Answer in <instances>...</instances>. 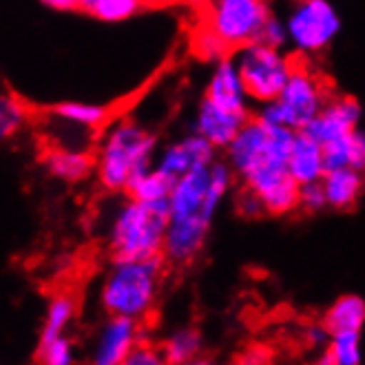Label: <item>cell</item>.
<instances>
[{
    "label": "cell",
    "instance_id": "6da1fadb",
    "mask_svg": "<svg viewBox=\"0 0 365 365\" xmlns=\"http://www.w3.org/2000/svg\"><path fill=\"white\" fill-rule=\"evenodd\" d=\"M297 131L284 124H266L259 118H250L242 131L228 144L226 155L235 175L244 180L259 197L294 180L288 170Z\"/></svg>",
    "mask_w": 365,
    "mask_h": 365
},
{
    "label": "cell",
    "instance_id": "7a4b0ae2",
    "mask_svg": "<svg viewBox=\"0 0 365 365\" xmlns=\"http://www.w3.org/2000/svg\"><path fill=\"white\" fill-rule=\"evenodd\" d=\"M168 224V200L142 202L128 197L111 217L109 230H106V250L113 262L164 257Z\"/></svg>",
    "mask_w": 365,
    "mask_h": 365
},
{
    "label": "cell",
    "instance_id": "3957f363",
    "mask_svg": "<svg viewBox=\"0 0 365 365\" xmlns=\"http://www.w3.org/2000/svg\"><path fill=\"white\" fill-rule=\"evenodd\" d=\"M164 262V257L113 262L100 288V304L104 312L109 317L144 321L160 299Z\"/></svg>",
    "mask_w": 365,
    "mask_h": 365
},
{
    "label": "cell",
    "instance_id": "277c9868",
    "mask_svg": "<svg viewBox=\"0 0 365 365\" xmlns=\"http://www.w3.org/2000/svg\"><path fill=\"white\" fill-rule=\"evenodd\" d=\"M155 138L133 120L113 124L100 142L96 155V175L102 188L126 192L144 170L153 168Z\"/></svg>",
    "mask_w": 365,
    "mask_h": 365
},
{
    "label": "cell",
    "instance_id": "5b68a950",
    "mask_svg": "<svg viewBox=\"0 0 365 365\" xmlns=\"http://www.w3.org/2000/svg\"><path fill=\"white\" fill-rule=\"evenodd\" d=\"M328 100L330 98L324 84L319 82L314 73L294 67L282 96L262 104L257 118L266 124H284L294 128V131H306L308 124L319 115Z\"/></svg>",
    "mask_w": 365,
    "mask_h": 365
},
{
    "label": "cell",
    "instance_id": "8992f818",
    "mask_svg": "<svg viewBox=\"0 0 365 365\" xmlns=\"http://www.w3.org/2000/svg\"><path fill=\"white\" fill-rule=\"evenodd\" d=\"M235 62L240 67L248 98L257 104L272 102L282 96L294 71L292 60L282 49L268 47L264 42H252L237 49Z\"/></svg>",
    "mask_w": 365,
    "mask_h": 365
},
{
    "label": "cell",
    "instance_id": "52a82bcc",
    "mask_svg": "<svg viewBox=\"0 0 365 365\" xmlns=\"http://www.w3.org/2000/svg\"><path fill=\"white\" fill-rule=\"evenodd\" d=\"M270 16L268 0H208L206 27L217 34L230 51H237L259 42Z\"/></svg>",
    "mask_w": 365,
    "mask_h": 365
},
{
    "label": "cell",
    "instance_id": "ba28073f",
    "mask_svg": "<svg viewBox=\"0 0 365 365\" xmlns=\"http://www.w3.org/2000/svg\"><path fill=\"white\" fill-rule=\"evenodd\" d=\"M286 27L290 45L299 53H321L339 36L341 18L330 0H294Z\"/></svg>",
    "mask_w": 365,
    "mask_h": 365
},
{
    "label": "cell",
    "instance_id": "9c48e42d",
    "mask_svg": "<svg viewBox=\"0 0 365 365\" xmlns=\"http://www.w3.org/2000/svg\"><path fill=\"white\" fill-rule=\"evenodd\" d=\"M140 343V321L128 317H109L98 330L91 361L96 365H124Z\"/></svg>",
    "mask_w": 365,
    "mask_h": 365
},
{
    "label": "cell",
    "instance_id": "30bf717a",
    "mask_svg": "<svg viewBox=\"0 0 365 365\" xmlns=\"http://www.w3.org/2000/svg\"><path fill=\"white\" fill-rule=\"evenodd\" d=\"M361 122V104L352 98H330L306 131L321 144L350 138Z\"/></svg>",
    "mask_w": 365,
    "mask_h": 365
},
{
    "label": "cell",
    "instance_id": "8fae6325",
    "mask_svg": "<svg viewBox=\"0 0 365 365\" xmlns=\"http://www.w3.org/2000/svg\"><path fill=\"white\" fill-rule=\"evenodd\" d=\"M206 100H210L212 104L222 106L226 111H235V113H248V91H246V84L242 80L240 67L237 62L224 58L217 62L215 67L210 82L206 87Z\"/></svg>",
    "mask_w": 365,
    "mask_h": 365
},
{
    "label": "cell",
    "instance_id": "7c38bea8",
    "mask_svg": "<svg viewBox=\"0 0 365 365\" xmlns=\"http://www.w3.org/2000/svg\"><path fill=\"white\" fill-rule=\"evenodd\" d=\"M215 151H217V148H215L204 135L192 133V135L175 142V144L166 146L164 151L158 155L155 166L162 168L164 173H168L170 178L178 180L195 166L215 162Z\"/></svg>",
    "mask_w": 365,
    "mask_h": 365
},
{
    "label": "cell",
    "instance_id": "4fadbf2b",
    "mask_svg": "<svg viewBox=\"0 0 365 365\" xmlns=\"http://www.w3.org/2000/svg\"><path fill=\"white\" fill-rule=\"evenodd\" d=\"M248 120H250L248 113L226 111L204 98L195 118V133L204 135L215 148H228V144L242 131V126Z\"/></svg>",
    "mask_w": 365,
    "mask_h": 365
},
{
    "label": "cell",
    "instance_id": "5bb4252c",
    "mask_svg": "<svg viewBox=\"0 0 365 365\" xmlns=\"http://www.w3.org/2000/svg\"><path fill=\"white\" fill-rule=\"evenodd\" d=\"M288 170L299 184L324 180V175L328 173L324 144L314 140L308 131H297L292 151L288 158Z\"/></svg>",
    "mask_w": 365,
    "mask_h": 365
},
{
    "label": "cell",
    "instance_id": "9a60e30c",
    "mask_svg": "<svg viewBox=\"0 0 365 365\" xmlns=\"http://www.w3.org/2000/svg\"><path fill=\"white\" fill-rule=\"evenodd\" d=\"M324 188H326V197L328 206L334 210H350L363 192L365 186V173L352 168V166H343L328 170L324 175Z\"/></svg>",
    "mask_w": 365,
    "mask_h": 365
},
{
    "label": "cell",
    "instance_id": "2e32d148",
    "mask_svg": "<svg viewBox=\"0 0 365 365\" xmlns=\"http://www.w3.org/2000/svg\"><path fill=\"white\" fill-rule=\"evenodd\" d=\"M324 326L330 334L361 332L365 326V302L359 294H343L324 314Z\"/></svg>",
    "mask_w": 365,
    "mask_h": 365
},
{
    "label": "cell",
    "instance_id": "e0dca14e",
    "mask_svg": "<svg viewBox=\"0 0 365 365\" xmlns=\"http://www.w3.org/2000/svg\"><path fill=\"white\" fill-rule=\"evenodd\" d=\"M96 166L93 158L89 153H82L78 148H56L47 155V168L49 173L64 182H80L84 180L91 168Z\"/></svg>",
    "mask_w": 365,
    "mask_h": 365
},
{
    "label": "cell",
    "instance_id": "ac0fdd59",
    "mask_svg": "<svg viewBox=\"0 0 365 365\" xmlns=\"http://www.w3.org/2000/svg\"><path fill=\"white\" fill-rule=\"evenodd\" d=\"M73 317H76V299L71 294H64V292L53 297L47 306L45 324H42V330H40L38 346L67 334Z\"/></svg>",
    "mask_w": 365,
    "mask_h": 365
},
{
    "label": "cell",
    "instance_id": "d6986e66",
    "mask_svg": "<svg viewBox=\"0 0 365 365\" xmlns=\"http://www.w3.org/2000/svg\"><path fill=\"white\" fill-rule=\"evenodd\" d=\"M173 186H175V178H170L162 168L153 166L128 184L126 195L133 200H142V202H160V200L170 197Z\"/></svg>",
    "mask_w": 365,
    "mask_h": 365
},
{
    "label": "cell",
    "instance_id": "ffe728a7",
    "mask_svg": "<svg viewBox=\"0 0 365 365\" xmlns=\"http://www.w3.org/2000/svg\"><path fill=\"white\" fill-rule=\"evenodd\" d=\"M202 350H204V343H202L200 332L190 330V328H182L166 339L162 354H164V363L188 365V363L200 361Z\"/></svg>",
    "mask_w": 365,
    "mask_h": 365
},
{
    "label": "cell",
    "instance_id": "44dd1931",
    "mask_svg": "<svg viewBox=\"0 0 365 365\" xmlns=\"http://www.w3.org/2000/svg\"><path fill=\"white\" fill-rule=\"evenodd\" d=\"M326 356L317 359L319 365H359L363 361L361 332H339L328 341Z\"/></svg>",
    "mask_w": 365,
    "mask_h": 365
},
{
    "label": "cell",
    "instance_id": "7402d4cb",
    "mask_svg": "<svg viewBox=\"0 0 365 365\" xmlns=\"http://www.w3.org/2000/svg\"><path fill=\"white\" fill-rule=\"evenodd\" d=\"M53 115L80 128H96L106 122L109 111H106V106L89 104V102H62L53 109Z\"/></svg>",
    "mask_w": 365,
    "mask_h": 365
},
{
    "label": "cell",
    "instance_id": "603a6c76",
    "mask_svg": "<svg viewBox=\"0 0 365 365\" xmlns=\"http://www.w3.org/2000/svg\"><path fill=\"white\" fill-rule=\"evenodd\" d=\"M36 361L45 365H71L76 361V350H73L71 339L64 334L49 343H42L36 350Z\"/></svg>",
    "mask_w": 365,
    "mask_h": 365
},
{
    "label": "cell",
    "instance_id": "cb8c5ba5",
    "mask_svg": "<svg viewBox=\"0 0 365 365\" xmlns=\"http://www.w3.org/2000/svg\"><path fill=\"white\" fill-rule=\"evenodd\" d=\"M144 7V0H104L96 9L93 18L102 23H124V20L133 18Z\"/></svg>",
    "mask_w": 365,
    "mask_h": 365
},
{
    "label": "cell",
    "instance_id": "d4e9b609",
    "mask_svg": "<svg viewBox=\"0 0 365 365\" xmlns=\"http://www.w3.org/2000/svg\"><path fill=\"white\" fill-rule=\"evenodd\" d=\"M23 124H25V106L14 96L5 93L3 100H0V133H3V138L16 135Z\"/></svg>",
    "mask_w": 365,
    "mask_h": 365
},
{
    "label": "cell",
    "instance_id": "484cf974",
    "mask_svg": "<svg viewBox=\"0 0 365 365\" xmlns=\"http://www.w3.org/2000/svg\"><path fill=\"white\" fill-rule=\"evenodd\" d=\"M228 51H230V47L210 27H204L195 38V53L204 60L220 62L228 56Z\"/></svg>",
    "mask_w": 365,
    "mask_h": 365
},
{
    "label": "cell",
    "instance_id": "4316f807",
    "mask_svg": "<svg viewBox=\"0 0 365 365\" xmlns=\"http://www.w3.org/2000/svg\"><path fill=\"white\" fill-rule=\"evenodd\" d=\"M299 208H304L306 212H319L328 208L324 182L319 180V182L302 184V188H299Z\"/></svg>",
    "mask_w": 365,
    "mask_h": 365
},
{
    "label": "cell",
    "instance_id": "83f0119b",
    "mask_svg": "<svg viewBox=\"0 0 365 365\" xmlns=\"http://www.w3.org/2000/svg\"><path fill=\"white\" fill-rule=\"evenodd\" d=\"M259 42H264V45H268V47H274V49H284V47H286V42H290L286 20H279V18L270 16V18H268V23H266L264 29H262Z\"/></svg>",
    "mask_w": 365,
    "mask_h": 365
},
{
    "label": "cell",
    "instance_id": "f1b7e54d",
    "mask_svg": "<svg viewBox=\"0 0 365 365\" xmlns=\"http://www.w3.org/2000/svg\"><path fill=\"white\" fill-rule=\"evenodd\" d=\"M237 208H240V215L242 217H262V215H266V206L262 202V197L257 195V192L248 186H244V190L240 192L237 197Z\"/></svg>",
    "mask_w": 365,
    "mask_h": 365
},
{
    "label": "cell",
    "instance_id": "f546056e",
    "mask_svg": "<svg viewBox=\"0 0 365 365\" xmlns=\"http://www.w3.org/2000/svg\"><path fill=\"white\" fill-rule=\"evenodd\" d=\"M160 363H164L162 350H155L153 346H146V343H138L126 361V365H160Z\"/></svg>",
    "mask_w": 365,
    "mask_h": 365
},
{
    "label": "cell",
    "instance_id": "4dcf8cb0",
    "mask_svg": "<svg viewBox=\"0 0 365 365\" xmlns=\"http://www.w3.org/2000/svg\"><path fill=\"white\" fill-rule=\"evenodd\" d=\"M350 166L365 173V131L361 128L350 135Z\"/></svg>",
    "mask_w": 365,
    "mask_h": 365
},
{
    "label": "cell",
    "instance_id": "1f68e13d",
    "mask_svg": "<svg viewBox=\"0 0 365 365\" xmlns=\"http://www.w3.org/2000/svg\"><path fill=\"white\" fill-rule=\"evenodd\" d=\"M42 5L53 11H76L80 9V0H40Z\"/></svg>",
    "mask_w": 365,
    "mask_h": 365
},
{
    "label": "cell",
    "instance_id": "d6a6232c",
    "mask_svg": "<svg viewBox=\"0 0 365 365\" xmlns=\"http://www.w3.org/2000/svg\"><path fill=\"white\" fill-rule=\"evenodd\" d=\"M102 3H104V0H80V9H82L84 14L93 16V14H96V9H98Z\"/></svg>",
    "mask_w": 365,
    "mask_h": 365
},
{
    "label": "cell",
    "instance_id": "836d02e7",
    "mask_svg": "<svg viewBox=\"0 0 365 365\" xmlns=\"http://www.w3.org/2000/svg\"><path fill=\"white\" fill-rule=\"evenodd\" d=\"M178 3H182V0H144L146 7H170Z\"/></svg>",
    "mask_w": 365,
    "mask_h": 365
}]
</instances>
